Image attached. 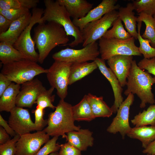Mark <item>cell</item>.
Instances as JSON below:
<instances>
[{
    "label": "cell",
    "instance_id": "34",
    "mask_svg": "<svg viewBox=\"0 0 155 155\" xmlns=\"http://www.w3.org/2000/svg\"><path fill=\"white\" fill-rule=\"evenodd\" d=\"M54 88L51 87L48 90H46L42 92L38 96L36 103L40 107L45 109L49 107L53 110L55 109L53 103L55 100V95L52 93Z\"/></svg>",
    "mask_w": 155,
    "mask_h": 155
},
{
    "label": "cell",
    "instance_id": "47",
    "mask_svg": "<svg viewBox=\"0 0 155 155\" xmlns=\"http://www.w3.org/2000/svg\"><path fill=\"white\" fill-rule=\"evenodd\" d=\"M153 16H154L155 17V14Z\"/></svg>",
    "mask_w": 155,
    "mask_h": 155
},
{
    "label": "cell",
    "instance_id": "19",
    "mask_svg": "<svg viewBox=\"0 0 155 155\" xmlns=\"http://www.w3.org/2000/svg\"><path fill=\"white\" fill-rule=\"evenodd\" d=\"M92 133L88 129H80L67 133L66 139L68 142L80 151H84L94 144Z\"/></svg>",
    "mask_w": 155,
    "mask_h": 155
},
{
    "label": "cell",
    "instance_id": "2",
    "mask_svg": "<svg viewBox=\"0 0 155 155\" xmlns=\"http://www.w3.org/2000/svg\"><path fill=\"white\" fill-rule=\"evenodd\" d=\"M127 80V89L124 92L126 96L130 93L136 94L141 101L140 104L141 108L145 107L147 103H155L152 91V86L155 83V77H153L148 72L140 68L135 60L132 61Z\"/></svg>",
    "mask_w": 155,
    "mask_h": 155
},
{
    "label": "cell",
    "instance_id": "33",
    "mask_svg": "<svg viewBox=\"0 0 155 155\" xmlns=\"http://www.w3.org/2000/svg\"><path fill=\"white\" fill-rule=\"evenodd\" d=\"M132 3L138 13H143L152 16L155 14V0H133Z\"/></svg>",
    "mask_w": 155,
    "mask_h": 155
},
{
    "label": "cell",
    "instance_id": "30",
    "mask_svg": "<svg viewBox=\"0 0 155 155\" xmlns=\"http://www.w3.org/2000/svg\"><path fill=\"white\" fill-rule=\"evenodd\" d=\"M102 37L105 38L125 40L132 36L125 30L122 21L118 18L114 22L112 28L107 30Z\"/></svg>",
    "mask_w": 155,
    "mask_h": 155
},
{
    "label": "cell",
    "instance_id": "38",
    "mask_svg": "<svg viewBox=\"0 0 155 155\" xmlns=\"http://www.w3.org/2000/svg\"><path fill=\"white\" fill-rule=\"evenodd\" d=\"M44 109L38 106L36 108L33 110L32 112L34 113V123L39 131L42 130L44 127L47 124V119L44 120L43 118Z\"/></svg>",
    "mask_w": 155,
    "mask_h": 155
},
{
    "label": "cell",
    "instance_id": "3",
    "mask_svg": "<svg viewBox=\"0 0 155 155\" xmlns=\"http://www.w3.org/2000/svg\"><path fill=\"white\" fill-rule=\"evenodd\" d=\"M45 9L38 24L53 22L61 25L67 35L71 36L74 40L65 45L74 47L83 43V39L81 31L73 22L65 7L60 4L57 0H44Z\"/></svg>",
    "mask_w": 155,
    "mask_h": 155
},
{
    "label": "cell",
    "instance_id": "48",
    "mask_svg": "<svg viewBox=\"0 0 155 155\" xmlns=\"http://www.w3.org/2000/svg\"><path fill=\"white\" fill-rule=\"evenodd\" d=\"M147 155H149V154H147Z\"/></svg>",
    "mask_w": 155,
    "mask_h": 155
},
{
    "label": "cell",
    "instance_id": "40",
    "mask_svg": "<svg viewBox=\"0 0 155 155\" xmlns=\"http://www.w3.org/2000/svg\"><path fill=\"white\" fill-rule=\"evenodd\" d=\"M60 146V155H82L81 151L68 142Z\"/></svg>",
    "mask_w": 155,
    "mask_h": 155
},
{
    "label": "cell",
    "instance_id": "5",
    "mask_svg": "<svg viewBox=\"0 0 155 155\" xmlns=\"http://www.w3.org/2000/svg\"><path fill=\"white\" fill-rule=\"evenodd\" d=\"M48 71L36 62L25 59L3 65L1 73L12 82L20 85Z\"/></svg>",
    "mask_w": 155,
    "mask_h": 155
},
{
    "label": "cell",
    "instance_id": "12",
    "mask_svg": "<svg viewBox=\"0 0 155 155\" xmlns=\"http://www.w3.org/2000/svg\"><path fill=\"white\" fill-rule=\"evenodd\" d=\"M134 100V94L130 93L119 108L116 116L107 129V131L114 134L119 132L123 139L124 138L131 128L129 122V111Z\"/></svg>",
    "mask_w": 155,
    "mask_h": 155
},
{
    "label": "cell",
    "instance_id": "15",
    "mask_svg": "<svg viewBox=\"0 0 155 155\" xmlns=\"http://www.w3.org/2000/svg\"><path fill=\"white\" fill-rule=\"evenodd\" d=\"M117 0H103L96 7L91 10L83 18L73 20V24L81 31L88 23L101 18L106 14L118 9L120 5L117 4Z\"/></svg>",
    "mask_w": 155,
    "mask_h": 155
},
{
    "label": "cell",
    "instance_id": "10",
    "mask_svg": "<svg viewBox=\"0 0 155 155\" xmlns=\"http://www.w3.org/2000/svg\"><path fill=\"white\" fill-rule=\"evenodd\" d=\"M118 18V11L114 10L99 20L87 24L81 31L83 39L82 46L96 42L102 37Z\"/></svg>",
    "mask_w": 155,
    "mask_h": 155
},
{
    "label": "cell",
    "instance_id": "18",
    "mask_svg": "<svg viewBox=\"0 0 155 155\" xmlns=\"http://www.w3.org/2000/svg\"><path fill=\"white\" fill-rule=\"evenodd\" d=\"M32 13L30 12L12 22L5 32L0 34V42H6L13 45L21 34L30 22Z\"/></svg>",
    "mask_w": 155,
    "mask_h": 155
},
{
    "label": "cell",
    "instance_id": "32",
    "mask_svg": "<svg viewBox=\"0 0 155 155\" xmlns=\"http://www.w3.org/2000/svg\"><path fill=\"white\" fill-rule=\"evenodd\" d=\"M142 22H139L137 24V39L140 43L139 49L141 53L143 55L144 58L150 59L155 57V48L151 46L149 40L144 39L142 37L140 30Z\"/></svg>",
    "mask_w": 155,
    "mask_h": 155
},
{
    "label": "cell",
    "instance_id": "43",
    "mask_svg": "<svg viewBox=\"0 0 155 155\" xmlns=\"http://www.w3.org/2000/svg\"><path fill=\"white\" fill-rule=\"evenodd\" d=\"M8 122L5 120L1 115H0V125L11 137H14L17 134L15 131L8 123Z\"/></svg>",
    "mask_w": 155,
    "mask_h": 155
},
{
    "label": "cell",
    "instance_id": "7",
    "mask_svg": "<svg viewBox=\"0 0 155 155\" xmlns=\"http://www.w3.org/2000/svg\"><path fill=\"white\" fill-rule=\"evenodd\" d=\"M44 13L42 8L32 9V18L30 23L19 36L13 45L14 47L21 52L28 60L38 62L39 54L35 51V43L31 37V31L33 26L38 23Z\"/></svg>",
    "mask_w": 155,
    "mask_h": 155
},
{
    "label": "cell",
    "instance_id": "13",
    "mask_svg": "<svg viewBox=\"0 0 155 155\" xmlns=\"http://www.w3.org/2000/svg\"><path fill=\"white\" fill-rule=\"evenodd\" d=\"M10 113L8 123L17 134L21 136L33 131H38L28 109L16 106Z\"/></svg>",
    "mask_w": 155,
    "mask_h": 155
},
{
    "label": "cell",
    "instance_id": "23",
    "mask_svg": "<svg viewBox=\"0 0 155 155\" xmlns=\"http://www.w3.org/2000/svg\"><path fill=\"white\" fill-rule=\"evenodd\" d=\"M98 68L94 61L72 64L70 69L69 85L81 80Z\"/></svg>",
    "mask_w": 155,
    "mask_h": 155
},
{
    "label": "cell",
    "instance_id": "14",
    "mask_svg": "<svg viewBox=\"0 0 155 155\" xmlns=\"http://www.w3.org/2000/svg\"><path fill=\"white\" fill-rule=\"evenodd\" d=\"M41 82L37 78L22 84L16 99V106L31 108L36 103L40 94L46 90Z\"/></svg>",
    "mask_w": 155,
    "mask_h": 155
},
{
    "label": "cell",
    "instance_id": "17",
    "mask_svg": "<svg viewBox=\"0 0 155 155\" xmlns=\"http://www.w3.org/2000/svg\"><path fill=\"white\" fill-rule=\"evenodd\" d=\"M133 59V56L119 55L113 56L107 60L110 68L117 77L122 87L126 85Z\"/></svg>",
    "mask_w": 155,
    "mask_h": 155
},
{
    "label": "cell",
    "instance_id": "21",
    "mask_svg": "<svg viewBox=\"0 0 155 155\" xmlns=\"http://www.w3.org/2000/svg\"><path fill=\"white\" fill-rule=\"evenodd\" d=\"M118 10V18L123 22L127 31L135 39H137V17L135 16V13L133 11L134 8L132 3H127L125 7H120Z\"/></svg>",
    "mask_w": 155,
    "mask_h": 155
},
{
    "label": "cell",
    "instance_id": "1",
    "mask_svg": "<svg viewBox=\"0 0 155 155\" xmlns=\"http://www.w3.org/2000/svg\"><path fill=\"white\" fill-rule=\"evenodd\" d=\"M38 24L34 29L32 39L38 51V62L42 64L53 49L60 45H65L69 39L64 28L56 23Z\"/></svg>",
    "mask_w": 155,
    "mask_h": 155
},
{
    "label": "cell",
    "instance_id": "20",
    "mask_svg": "<svg viewBox=\"0 0 155 155\" xmlns=\"http://www.w3.org/2000/svg\"><path fill=\"white\" fill-rule=\"evenodd\" d=\"M63 6L73 20L85 17L91 10L93 4L86 0H57Z\"/></svg>",
    "mask_w": 155,
    "mask_h": 155
},
{
    "label": "cell",
    "instance_id": "25",
    "mask_svg": "<svg viewBox=\"0 0 155 155\" xmlns=\"http://www.w3.org/2000/svg\"><path fill=\"white\" fill-rule=\"evenodd\" d=\"M87 96L95 118L109 117L112 115L113 113L112 109L103 100L102 96L97 97L90 93Z\"/></svg>",
    "mask_w": 155,
    "mask_h": 155
},
{
    "label": "cell",
    "instance_id": "8",
    "mask_svg": "<svg viewBox=\"0 0 155 155\" xmlns=\"http://www.w3.org/2000/svg\"><path fill=\"white\" fill-rule=\"evenodd\" d=\"M72 63L55 61L48 69L46 77L50 85L57 90L61 100H64L67 94L70 69Z\"/></svg>",
    "mask_w": 155,
    "mask_h": 155
},
{
    "label": "cell",
    "instance_id": "26",
    "mask_svg": "<svg viewBox=\"0 0 155 155\" xmlns=\"http://www.w3.org/2000/svg\"><path fill=\"white\" fill-rule=\"evenodd\" d=\"M25 59L28 60L13 45L6 42H0V60L3 65Z\"/></svg>",
    "mask_w": 155,
    "mask_h": 155
},
{
    "label": "cell",
    "instance_id": "36",
    "mask_svg": "<svg viewBox=\"0 0 155 155\" xmlns=\"http://www.w3.org/2000/svg\"><path fill=\"white\" fill-rule=\"evenodd\" d=\"M20 136L16 134L13 138L6 143L0 145V155H15L16 144Z\"/></svg>",
    "mask_w": 155,
    "mask_h": 155
},
{
    "label": "cell",
    "instance_id": "28",
    "mask_svg": "<svg viewBox=\"0 0 155 155\" xmlns=\"http://www.w3.org/2000/svg\"><path fill=\"white\" fill-rule=\"evenodd\" d=\"M138 15L137 22H143L146 25L145 30L142 37L149 40L151 46L155 48V17L143 13Z\"/></svg>",
    "mask_w": 155,
    "mask_h": 155
},
{
    "label": "cell",
    "instance_id": "6",
    "mask_svg": "<svg viewBox=\"0 0 155 155\" xmlns=\"http://www.w3.org/2000/svg\"><path fill=\"white\" fill-rule=\"evenodd\" d=\"M135 40L133 37L125 40L102 37L98 44L101 58L107 60L119 55L141 56L139 47L135 44Z\"/></svg>",
    "mask_w": 155,
    "mask_h": 155
},
{
    "label": "cell",
    "instance_id": "42",
    "mask_svg": "<svg viewBox=\"0 0 155 155\" xmlns=\"http://www.w3.org/2000/svg\"><path fill=\"white\" fill-rule=\"evenodd\" d=\"M12 22L0 14V34L6 32Z\"/></svg>",
    "mask_w": 155,
    "mask_h": 155
},
{
    "label": "cell",
    "instance_id": "22",
    "mask_svg": "<svg viewBox=\"0 0 155 155\" xmlns=\"http://www.w3.org/2000/svg\"><path fill=\"white\" fill-rule=\"evenodd\" d=\"M20 85L13 82L5 90L0 98V111L10 112L16 106L17 97L21 89Z\"/></svg>",
    "mask_w": 155,
    "mask_h": 155
},
{
    "label": "cell",
    "instance_id": "29",
    "mask_svg": "<svg viewBox=\"0 0 155 155\" xmlns=\"http://www.w3.org/2000/svg\"><path fill=\"white\" fill-rule=\"evenodd\" d=\"M131 121L136 127L148 125L155 126V104H151L146 110L140 112Z\"/></svg>",
    "mask_w": 155,
    "mask_h": 155
},
{
    "label": "cell",
    "instance_id": "4",
    "mask_svg": "<svg viewBox=\"0 0 155 155\" xmlns=\"http://www.w3.org/2000/svg\"><path fill=\"white\" fill-rule=\"evenodd\" d=\"M72 106L64 100H59L55 111L49 115L48 126L43 130L49 136L66 138V133L80 129L74 124Z\"/></svg>",
    "mask_w": 155,
    "mask_h": 155
},
{
    "label": "cell",
    "instance_id": "27",
    "mask_svg": "<svg viewBox=\"0 0 155 155\" xmlns=\"http://www.w3.org/2000/svg\"><path fill=\"white\" fill-rule=\"evenodd\" d=\"M72 110L75 121H90L95 119L87 95L78 104L72 106Z\"/></svg>",
    "mask_w": 155,
    "mask_h": 155
},
{
    "label": "cell",
    "instance_id": "39",
    "mask_svg": "<svg viewBox=\"0 0 155 155\" xmlns=\"http://www.w3.org/2000/svg\"><path fill=\"white\" fill-rule=\"evenodd\" d=\"M140 68L145 69L155 77V57L150 59L144 58L137 64Z\"/></svg>",
    "mask_w": 155,
    "mask_h": 155
},
{
    "label": "cell",
    "instance_id": "9",
    "mask_svg": "<svg viewBox=\"0 0 155 155\" xmlns=\"http://www.w3.org/2000/svg\"><path fill=\"white\" fill-rule=\"evenodd\" d=\"M99 54L98 44L96 42L89 44L81 49L67 47L55 53L52 57L55 61L73 64L94 61Z\"/></svg>",
    "mask_w": 155,
    "mask_h": 155
},
{
    "label": "cell",
    "instance_id": "35",
    "mask_svg": "<svg viewBox=\"0 0 155 155\" xmlns=\"http://www.w3.org/2000/svg\"><path fill=\"white\" fill-rule=\"evenodd\" d=\"M30 12L26 8L3 10L0 9V14L12 22L16 20Z\"/></svg>",
    "mask_w": 155,
    "mask_h": 155
},
{
    "label": "cell",
    "instance_id": "45",
    "mask_svg": "<svg viewBox=\"0 0 155 155\" xmlns=\"http://www.w3.org/2000/svg\"><path fill=\"white\" fill-rule=\"evenodd\" d=\"M142 152L150 155H155V140L145 148Z\"/></svg>",
    "mask_w": 155,
    "mask_h": 155
},
{
    "label": "cell",
    "instance_id": "41",
    "mask_svg": "<svg viewBox=\"0 0 155 155\" xmlns=\"http://www.w3.org/2000/svg\"><path fill=\"white\" fill-rule=\"evenodd\" d=\"M12 82L5 76L0 73V97Z\"/></svg>",
    "mask_w": 155,
    "mask_h": 155
},
{
    "label": "cell",
    "instance_id": "37",
    "mask_svg": "<svg viewBox=\"0 0 155 155\" xmlns=\"http://www.w3.org/2000/svg\"><path fill=\"white\" fill-rule=\"evenodd\" d=\"M58 138V137H53L45 144L36 155H48L53 152H57L60 149V145L56 142Z\"/></svg>",
    "mask_w": 155,
    "mask_h": 155
},
{
    "label": "cell",
    "instance_id": "46",
    "mask_svg": "<svg viewBox=\"0 0 155 155\" xmlns=\"http://www.w3.org/2000/svg\"><path fill=\"white\" fill-rule=\"evenodd\" d=\"M49 155H60L59 153L57 152H53L50 153Z\"/></svg>",
    "mask_w": 155,
    "mask_h": 155
},
{
    "label": "cell",
    "instance_id": "44",
    "mask_svg": "<svg viewBox=\"0 0 155 155\" xmlns=\"http://www.w3.org/2000/svg\"><path fill=\"white\" fill-rule=\"evenodd\" d=\"M9 134L1 126L0 127V144H5L10 140Z\"/></svg>",
    "mask_w": 155,
    "mask_h": 155
},
{
    "label": "cell",
    "instance_id": "16",
    "mask_svg": "<svg viewBox=\"0 0 155 155\" xmlns=\"http://www.w3.org/2000/svg\"><path fill=\"white\" fill-rule=\"evenodd\" d=\"M105 60L97 57L94 61L101 73L107 79L112 86L114 96V102L111 107L113 113H116L121 104L123 101L122 95L123 89L117 77L105 64Z\"/></svg>",
    "mask_w": 155,
    "mask_h": 155
},
{
    "label": "cell",
    "instance_id": "31",
    "mask_svg": "<svg viewBox=\"0 0 155 155\" xmlns=\"http://www.w3.org/2000/svg\"><path fill=\"white\" fill-rule=\"evenodd\" d=\"M39 2L38 0H0V9H33L36 7Z\"/></svg>",
    "mask_w": 155,
    "mask_h": 155
},
{
    "label": "cell",
    "instance_id": "24",
    "mask_svg": "<svg viewBox=\"0 0 155 155\" xmlns=\"http://www.w3.org/2000/svg\"><path fill=\"white\" fill-rule=\"evenodd\" d=\"M127 135L130 138L138 139L145 148L155 140V126H142L131 128Z\"/></svg>",
    "mask_w": 155,
    "mask_h": 155
},
{
    "label": "cell",
    "instance_id": "11",
    "mask_svg": "<svg viewBox=\"0 0 155 155\" xmlns=\"http://www.w3.org/2000/svg\"><path fill=\"white\" fill-rule=\"evenodd\" d=\"M49 140V136L43 130L22 135L16 144L15 155H36Z\"/></svg>",
    "mask_w": 155,
    "mask_h": 155
}]
</instances>
